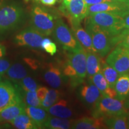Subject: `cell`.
<instances>
[{"mask_svg": "<svg viewBox=\"0 0 129 129\" xmlns=\"http://www.w3.org/2000/svg\"><path fill=\"white\" fill-rule=\"evenodd\" d=\"M22 99L20 94L12 84L0 82V110Z\"/></svg>", "mask_w": 129, "mask_h": 129, "instance_id": "obj_13", "label": "cell"}, {"mask_svg": "<svg viewBox=\"0 0 129 129\" xmlns=\"http://www.w3.org/2000/svg\"><path fill=\"white\" fill-rule=\"evenodd\" d=\"M25 112V105L20 100L0 110V121H10L17 115Z\"/></svg>", "mask_w": 129, "mask_h": 129, "instance_id": "obj_16", "label": "cell"}, {"mask_svg": "<svg viewBox=\"0 0 129 129\" xmlns=\"http://www.w3.org/2000/svg\"><path fill=\"white\" fill-rule=\"evenodd\" d=\"M2 4H3V1H2V0H0V6H1V5H2Z\"/></svg>", "mask_w": 129, "mask_h": 129, "instance_id": "obj_43", "label": "cell"}, {"mask_svg": "<svg viewBox=\"0 0 129 129\" xmlns=\"http://www.w3.org/2000/svg\"><path fill=\"white\" fill-rule=\"evenodd\" d=\"M106 62L120 74H129V49L117 45L106 59Z\"/></svg>", "mask_w": 129, "mask_h": 129, "instance_id": "obj_7", "label": "cell"}, {"mask_svg": "<svg viewBox=\"0 0 129 129\" xmlns=\"http://www.w3.org/2000/svg\"><path fill=\"white\" fill-rule=\"evenodd\" d=\"M25 17L23 6L17 3H10L0 6V33L13 29Z\"/></svg>", "mask_w": 129, "mask_h": 129, "instance_id": "obj_2", "label": "cell"}, {"mask_svg": "<svg viewBox=\"0 0 129 129\" xmlns=\"http://www.w3.org/2000/svg\"><path fill=\"white\" fill-rule=\"evenodd\" d=\"M101 72L107 81L108 83L111 88H114L117 79L120 76V74L115 69L109 65L106 62H104L102 67Z\"/></svg>", "mask_w": 129, "mask_h": 129, "instance_id": "obj_26", "label": "cell"}, {"mask_svg": "<svg viewBox=\"0 0 129 129\" xmlns=\"http://www.w3.org/2000/svg\"><path fill=\"white\" fill-rule=\"evenodd\" d=\"M71 121L67 118L48 116L44 124V128L51 129H68L71 128Z\"/></svg>", "mask_w": 129, "mask_h": 129, "instance_id": "obj_24", "label": "cell"}, {"mask_svg": "<svg viewBox=\"0 0 129 129\" xmlns=\"http://www.w3.org/2000/svg\"><path fill=\"white\" fill-rule=\"evenodd\" d=\"M25 112L36 125L37 128H44V122L49 116L46 109L41 108V107L28 106L25 108Z\"/></svg>", "mask_w": 129, "mask_h": 129, "instance_id": "obj_19", "label": "cell"}, {"mask_svg": "<svg viewBox=\"0 0 129 129\" xmlns=\"http://www.w3.org/2000/svg\"><path fill=\"white\" fill-rule=\"evenodd\" d=\"M123 19L124 25V28L128 29H129V12L125 14L124 16H122Z\"/></svg>", "mask_w": 129, "mask_h": 129, "instance_id": "obj_37", "label": "cell"}, {"mask_svg": "<svg viewBox=\"0 0 129 129\" xmlns=\"http://www.w3.org/2000/svg\"><path fill=\"white\" fill-rule=\"evenodd\" d=\"M1 76L0 75V82H1Z\"/></svg>", "mask_w": 129, "mask_h": 129, "instance_id": "obj_45", "label": "cell"}, {"mask_svg": "<svg viewBox=\"0 0 129 129\" xmlns=\"http://www.w3.org/2000/svg\"><path fill=\"white\" fill-rule=\"evenodd\" d=\"M48 88H47L45 87H40L38 89H37V96H38V98H39L40 101L42 102L44 100V99L46 97L47 93L48 92Z\"/></svg>", "mask_w": 129, "mask_h": 129, "instance_id": "obj_34", "label": "cell"}, {"mask_svg": "<svg viewBox=\"0 0 129 129\" xmlns=\"http://www.w3.org/2000/svg\"><path fill=\"white\" fill-rule=\"evenodd\" d=\"M44 35L32 26L26 28L16 35L14 41L20 46L32 48H41Z\"/></svg>", "mask_w": 129, "mask_h": 129, "instance_id": "obj_9", "label": "cell"}, {"mask_svg": "<svg viewBox=\"0 0 129 129\" xmlns=\"http://www.w3.org/2000/svg\"><path fill=\"white\" fill-rule=\"evenodd\" d=\"M6 75L11 80L20 81L26 77L27 71L22 64L16 63L8 69Z\"/></svg>", "mask_w": 129, "mask_h": 129, "instance_id": "obj_27", "label": "cell"}, {"mask_svg": "<svg viewBox=\"0 0 129 129\" xmlns=\"http://www.w3.org/2000/svg\"><path fill=\"white\" fill-rule=\"evenodd\" d=\"M58 1H62V0H58Z\"/></svg>", "mask_w": 129, "mask_h": 129, "instance_id": "obj_46", "label": "cell"}, {"mask_svg": "<svg viewBox=\"0 0 129 129\" xmlns=\"http://www.w3.org/2000/svg\"><path fill=\"white\" fill-rule=\"evenodd\" d=\"M10 122L16 128L19 129L37 128L36 125L26 112L17 115L16 118L10 121Z\"/></svg>", "mask_w": 129, "mask_h": 129, "instance_id": "obj_25", "label": "cell"}, {"mask_svg": "<svg viewBox=\"0 0 129 129\" xmlns=\"http://www.w3.org/2000/svg\"><path fill=\"white\" fill-rule=\"evenodd\" d=\"M106 128L111 129L129 128V123L127 115H121L104 118Z\"/></svg>", "mask_w": 129, "mask_h": 129, "instance_id": "obj_23", "label": "cell"}, {"mask_svg": "<svg viewBox=\"0 0 129 129\" xmlns=\"http://www.w3.org/2000/svg\"><path fill=\"white\" fill-rule=\"evenodd\" d=\"M44 80L52 88H58L63 83V75L59 68L53 65H50L44 73Z\"/></svg>", "mask_w": 129, "mask_h": 129, "instance_id": "obj_21", "label": "cell"}, {"mask_svg": "<svg viewBox=\"0 0 129 129\" xmlns=\"http://www.w3.org/2000/svg\"><path fill=\"white\" fill-rule=\"evenodd\" d=\"M57 18L47 8L39 4L34 5L30 13L31 26L46 35H50L53 33Z\"/></svg>", "mask_w": 129, "mask_h": 129, "instance_id": "obj_3", "label": "cell"}, {"mask_svg": "<svg viewBox=\"0 0 129 129\" xmlns=\"http://www.w3.org/2000/svg\"><path fill=\"white\" fill-rule=\"evenodd\" d=\"M108 1H121V2L125 3V0H108Z\"/></svg>", "mask_w": 129, "mask_h": 129, "instance_id": "obj_42", "label": "cell"}, {"mask_svg": "<svg viewBox=\"0 0 129 129\" xmlns=\"http://www.w3.org/2000/svg\"><path fill=\"white\" fill-rule=\"evenodd\" d=\"M0 128H1V127H0Z\"/></svg>", "mask_w": 129, "mask_h": 129, "instance_id": "obj_47", "label": "cell"}, {"mask_svg": "<svg viewBox=\"0 0 129 129\" xmlns=\"http://www.w3.org/2000/svg\"><path fill=\"white\" fill-rule=\"evenodd\" d=\"M85 30L91 37L94 48L101 57H105L118 43V36H114L109 32L88 22H85Z\"/></svg>", "mask_w": 129, "mask_h": 129, "instance_id": "obj_1", "label": "cell"}, {"mask_svg": "<svg viewBox=\"0 0 129 129\" xmlns=\"http://www.w3.org/2000/svg\"><path fill=\"white\" fill-rule=\"evenodd\" d=\"M79 96L83 104L94 109L103 95L93 83L83 85L79 90Z\"/></svg>", "mask_w": 129, "mask_h": 129, "instance_id": "obj_12", "label": "cell"}, {"mask_svg": "<svg viewBox=\"0 0 129 129\" xmlns=\"http://www.w3.org/2000/svg\"><path fill=\"white\" fill-rule=\"evenodd\" d=\"M125 4L127 5V7H128V8L129 9V0H125Z\"/></svg>", "mask_w": 129, "mask_h": 129, "instance_id": "obj_41", "label": "cell"}, {"mask_svg": "<svg viewBox=\"0 0 129 129\" xmlns=\"http://www.w3.org/2000/svg\"><path fill=\"white\" fill-rule=\"evenodd\" d=\"M25 102L28 106L41 108V102L38 98L36 90L26 91L25 95Z\"/></svg>", "mask_w": 129, "mask_h": 129, "instance_id": "obj_29", "label": "cell"}, {"mask_svg": "<svg viewBox=\"0 0 129 129\" xmlns=\"http://www.w3.org/2000/svg\"><path fill=\"white\" fill-rule=\"evenodd\" d=\"M26 1H28L29 0H25ZM41 2L42 4L45 5V6H52L54 5L57 2V0H38Z\"/></svg>", "mask_w": 129, "mask_h": 129, "instance_id": "obj_36", "label": "cell"}, {"mask_svg": "<svg viewBox=\"0 0 129 129\" xmlns=\"http://www.w3.org/2000/svg\"><path fill=\"white\" fill-rule=\"evenodd\" d=\"M99 12L111 13L122 17L129 12V9L125 3L117 1H107L88 6L87 16Z\"/></svg>", "mask_w": 129, "mask_h": 129, "instance_id": "obj_8", "label": "cell"}, {"mask_svg": "<svg viewBox=\"0 0 129 129\" xmlns=\"http://www.w3.org/2000/svg\"><path fill=\"white\" fill-rule=\"evenodd\" d=\"M101 56L96 52H87V74L89 78L101 72L104 61Z\"/></svg>", "mask_w": 129, "mask_h": 129, "instance_id": "obj_20", "label": "cell"}, {"mask_svg": "<svg viewBox=\"0 0 129 129\" xmlns=\"http://www.w3.org/2000/svg\"><path fill=\"white\" fill-rule=\"evenodd\" d=\"M72 32L74 36L87 52H96L93 45L92 39L86 30L81 26L80 23H72Z\"/></svg>", "mask_w": 129, "mask_h": 129, "instance_id": "obj_14", "label": "cell"}, {"mask_svg": "<svg viewBox=\"0 0 129 129\" xmlns=\"http://www.w3.org/2000/svg\"><path fill=\"white\" fill-rule=\"evenodd\" d=\"M10 64L9 61L5 59H0V75L7 72L8 69L10 68Z\"/></svg>", "mask_w": 129, "mask_h": 129, "instance_id": "obj_33", "label": "cell"}, {"mask_svg": "<svg viewBox=\"0 0 129 129\" xmlns=\"http://www.w3.org/2000/svg\"><path fill=\"white\" fill-rule=\"evenodd\" d=\"M124 106L127 109H129V93L124 101Z\"/></svg>", "mask_w": 129, "mask_h": 129, "instance_id": "obj_39", "label": "cell"}, {"mask_svg": "<svg viewBox=\"0 0 129 129\" xmlns=\"http://www.w3.org/2000/svg\"><path fill=\"white\" fill-rule=\"evenodd\" d=\"M85 22L96 25L117 37L124 29L123 19L116 14L107 12H99L87 16Z\"/></svg>", "mask_w": 129, "mask_h": 129, "instance_id": "obj_4", "label": "cell"}, {"mask_svg": "<svg viewBox=\"0 0 129 129\" xmlns=\"http://www.w3.org/2000/svg\"><path fill=\"white\" fill-rule=\"evenodd\" d=\"M53 35L56 41L63 46L64 49L68 51L77 49L81 45L67 24L60 18L56 20L55 26L53 31Z\"/></svg>", "mask_w": 129, "mask_h": 129, "instance_id": "obj_6", "label": "cell"}, {"mask_svg": "<svg viewBox=\"0 0 129 129\" xmlns=\"http://www.w3.org/2000/svg\"><path fill=\"white\" fill-rule=\"evenodd\" d=\"M50 115L62 118H68L73 115V111L67 101L61 99L47 109Z\"/></svg>", "mask_w": 129, "mask_h": 129, "instance_id": "obj_18", "label": "cell"}, {"mask_svg": "<svg viewBox=\"0 0 129 129\" xmlns=\"http://www.w3.org/2000/svg\"><path fill=\"white\" fill-rule=\"evenodd\" d=\"M68 51V62L75 69L79 78L83 80L87 75V51L82 46Z\"/></svg>", "mask_w": 129, "mask_h": 129, "instance_id": "obj_11", "label": "cell"}, {"mask_svg": "<svg viewBox=\"0 0 129 129\" xmlns=\"http://www.w3.org/2000/svg\"><path fill=\"white\" fill-rule=\"evenodd\" d=\"M5 54H6V48L4 46L0 44V59L5 56Z\"/></svg>", "mask_w": 129, "mask_h": 129, "instance_id": "obj_38", "label": "cell"}, {"mask_svg": "<svg viewBox=\"0 0 129 129\" xmlns=\"http://www.w3.org/2000/svg\"><path fill=\"white\" fill-rule=\"evenodd\" d=\"M71 128L75 129H99L106 128L104 118L101 117H83L71 122Z\"/></svg>", "mask_w": 129, "mask_h": 129, "instance_id": "obj_15", "label": "cell"}, {"mask_svg": "<svg viewBox=\"0 0 129 129\" xmlns=\"http://www.w3.org/2000/svg\"><path fill=\"white\" fill-rule=\"evenodd\" d=\"M128 123H129V112H128Z\"/></svg>", "mask_w": 129, "mask_h": 129, "instance_id": "obj_44", "label": "cell"}, {"mask_svg": "<svg viewBox=\"0 0 129 129\" xmlns=\"http://www.w3.org/2000/svg\"><path fill=\"white\" fill-rule=\"evenodd\" d=\"M88 6L84 0H71L65 7H62V11L68 17L71 23H80L87 16Z\"/></svg>", "mask_w": 129, "mask_h": 129, "instance_id": "obj_10", "label": "cell"}, {"mask_svg": "<svg viewBox=\"0 0 129 129\" xmlns=\"http://www.w3.org/2000/svg\"><path fill=\"white\" fill-rule=\"evenodd\" d=\"M118 44L121 45L129 49V29L125 28L119 35V43ZM117 44V45H118Z\"/></svg>", "mask_w": 129, "mask_h": 129, "instance_id": "obj_32", "label": "cell"}, {"mask_svg": "<svg viewBox=\"0 0 129 129\" xmlns=\"http://www.w3.org/2000/svg\"><path fill=\"white\" fill-rule=\"evenodd\" d=\"M117 92V99L125 101L129 93V74L121 75L114 87Z\"/></svg>", "mask_w": 129, "mask_h": 129, "instance_id": "obj_22", "label": "cell"}, {"mask_svg": "<svg viewBox=\"0 0 129 129\" xmlns=\"http://www.w3.org/2000/svg\"><path fill=\"white\" fill-rule=\"evenodd\" d=\"M90 79H91V82L96 85L103 96L117 98V94L115 90L109 86L107 81L101 72L95 74Z\"/></svg>", "mask_w": 129, "mask_h": 129, "instance_id": "obj_17", "label": "cell"}, {"mask_svg": "<svg viewBox=\"0 0 129 129\" xmlns=\"http://www.w3.org/2000/svg\"><path fill=\"white\" fill-rule=\"evenodd\" d=\"M60 94V92L57 90H48L44 100L41 102V108L47 111V109L59 101Z\"/></svg>", "mask_w": 129, "mask_h": 129, "instance_id": "obj_28", "label": "cell"}, {"mask_svg": "<svg viewBox=\"0 0 129 129\" xmlns=\"http://www.w3.org/2000/svg\"><path fill=\"white\" fill-rule=\"evenodd\" d=\"M41 48L51 56L54 55L57 51L56 45L49 38H44L43 40L41 42Z\"/></svg>", "mask_w": 129, "mask_h": 129, "instance_id": "obj_31", "label": "cell"}, {"mask_svg": "<svg viewBox=\"0 0 129 129\" xmlns=\"http://www.w3.org/2000/svg\"><path fill=\"white\" fill-rule=\"evenodd\" d=\"M108 1V0H84V2L88 6H91V5L97 4H99V3L106 2V1Z\"/></svg>", "mask_w": 129, "mask_h": 129, "instance_id": "obj_35", "label": "cell"}, {"mask_svg": "<svg viewBox=\"0 0 129 129\" xmlns=\"http://www.w3.org/2000/svg\"><path fill=\"white\" fill-rule=\"evenodd\" d=\"M71 1V0H63V3H62V7H65L68 5L69 2Z\"/></svg>", "mask_w": 129, "mask_h": 129, "instance_id": "obj_40", "label": "cell"}, {"mask_svg": "<svg viewBox=\"0 0 129 129\" xmlns=\"http://www.w3.org/2000/svg\"><path fill=\"white\" fill-rule=\"evenodd\" d=\"M19 84L26 91H35L37 89V85L35 81L29 77H25L20 80Z\"/></svg>", "mask_w": 129, "mask_h": 129, "instance_id": "obj_30", "label": "cell"}, {"mask_svg": "<svg viewBox=\"0 0 129 129\" xmlns=\"http://www.w3.org/2000/svg\"><path fill=\"white\" fill-rule=\"evenodd\" d=\"M127 114L128 109L125 107L124 101L104 96L100 99L93 112L94 117L103 118Z\"/></svg>", "mask_w": 129, "mask_h": 129, "instance_id": "obj_5", "label": "cell"}]
</instances>
